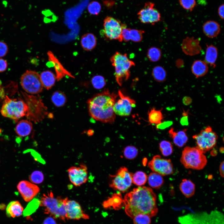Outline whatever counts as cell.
Listing matches in <instances>:
<instances>
[{
    "instance_id": "cell-14",
    "label": "cell",
    "mask_w": 224,
    "mask_h": 224,
    "mask_svg": "<svg viewBox=\"0 0 224 224\" xmlns=\"http://www.w3.org/2000/svg\"><path fill=\"white\" fill-rule=\"evenodd\" d=\"M154 6L153 3L147 2L138 13V18L142 23L154 24L161 20L160 13Z\"/></svg>"
},
{
    "instance_id": "cell-21",
    "label": "cell",
    "mask_w": 224,
    "mask_h": 224,
    "mask_svg": "<svg viewBox=\"0 0 224 224\" xmlns=\"http://www.w3.org/2000/svg\"><path fill=\"white\" fill-rule=\"evenodd\" d=\"M203 30L205 35L209 38H214L220 32L219 24L217 21L209 20L205 22L203 26Z\"/></svg>"
},
{
    "instance_id": "cell-44",
    "label": "cell",
    "mask_w": 224,
    "mask_h": 224,
    "mask_svg": "<svg viewBox=\"0 0 224 224\" xmlns=\"http://www.w3.org/2000/svg\"><path fill=\"white\" fill-rule=\"evenodd\" d=\"M8 52V47L4 42L0 41V57L5 56Z\"/></svg>"
},
{
    "instance_id": "cell-51",
    "label": "cell",
    "mask_w": 224,
    "mask_h": 224,
    "mask_svg": "<svg viewBox=\"0 0 224 224\" xmlns=\"http://www.w3.org/2000/svg\"><path fill=\"white\" fill-rule=\"evenodd\" d=\"M184 63L183 61L181 59H179L176 60V65L178 68H180L184 65Z\"/></svg>"
},
{
    "instance_id": "cell-6",
    "label": "cell",
    "mask_w": 224,
    "mask_h": 224,
    "mask_svg": "<svg viewBox=\"0 0 224 224\" xmlns=\"http://www.w3.org/2000/svg\"><path fill=\"white\" fill-rule=\"evenodd\" d=\"M27 110V105L24 101L11 99L6 96L0 111L3 116L16 120L26 116Z\"/></svg>"
},
{
    "instance_id": "cell-4",
    "label": "cell",
    "mask_w": 224,
    "mask_h": 224,
    "mask_svg": "<svg viewBox=\"0 0 224 224\" xmlns=\"http://www.w3.org/2000/svg\"><path fill=\"white\" fill-rule=\"evenodd\" d=\"M114 68V75L118 84L122 86L123 82L128 79L130 75V69L135 65L134 62L130 59L126 54L116 52L110 58Z\"/></svg>"
},
{
    "instance_id": "cell-25",
    "label": "cell",
    "mask_w": 224,
    "mask_h": 224,
    "mask_svg": "<svg viewBox=\"0 0 224 224\" xmlns=\"http://www.w3.org/2000/svg\"><path fill=\"white\" fill-rule=\"evenodd\" d=\"M82 48L85 50L89 51L96 47L97 40L95 35L91 33H87L82 36L80 41Z\"/></svg>"
},
{
    "instance_id": "cell-43",
    "label": "cell",
    "mask_w": 224,
    "mask_h": 224,
    "mask_svg": "<svg viewBox=\"0 0 224 224\" xmlns=\"http://www.w3.org/2000/svg\"><path fill=\"white\" fill-rule=\"evenodd\" d=\"M181 6L184 9L192 11L196 5L195 0H179Z\"/></svg>"
},
{
    "instance_id": "cell-42",
    "label": "cell",
    "mask_w": 224,
    "mask_h": 224,
    "mask_svg": "<svg viewBox=\"0 0 224 224\" xmlns=\"http://www.w3.org/2000/svg\"><path fill=\"white\" fill-rule=\"evenodd\" d=\"M89 13L93 15H97L101 10V6L98 2L93 1L91 2L87 7Z\"/></svg>"
},
{
    "instance_id": "cell-3",
    "label": "cell",
    "mask_w": 224,
    "mask_h": 224,
    "mask_svg": "<svg viewBox=\"0 0 224 224\" xmlns=\"http://www.w3.org/2000/svg\"><path fill=\"white\" fill-rule=\"evenodd\" d=\"M68 198L60 196L55 197L51 191L44 194L40 201V206L44 208V213L54 219H59L63 221L66 217V203Z\"/></svg>"
},
{
    "instance_id": "cell-18",
    "label": "cell",
    "mask_w": 224,
    "mask_h": 224,
    "mask_svg": "<svg viewBox=\"0 0 224 224\" xmlns=\"http://www.w3.org/2000/svg\"><path fill=\"white\" fill-rule=\"evenodd\" d=\"M199 38H195L194 37H187L182 41L181 48L182 51L186 55L193 56L199 54L202 50L200 44Z\"/></svg>"
},
{
    "instance_id": "cell-49",
    "label": "cell",
    "mask_w": 224,
    "mask_h": 224,
    "mask_svg": "<svg viewBox=\"0 0 224 224\" xmlns=\"http://www.w3.org/2000/svg\"><path fill=\"white\" fill-rule=\"evenodd\" d=\"M224 5L223 4L219 7L218 9V13L219 16L221 19L223 20L224 19Z\"/></svg>"
},
{
    "instance_id": "cell-20",
    "label": "cell",
    "mask_w": 224,
    "mask_h": 224,
    "mask_svg": "<svg viewBox=\"0 0 224 224\" xmlns=\"http://www.w3.org/2000/svg\"><path fill=\"white\" fill-rule=\"evenodd\" d=\"M127 26L122 29V36L123 41L128 42L131 40L135 42H141L143 38L144 31L127 28Z\"/></svg>"
},
{
    "instance_id": "cell-7",
    "label": "cell",
    "mask_w": 224,
    "mask_h": 224,
    "mask_svg": "<svg viewBox=\"0 0 224 224\" xmlns=\"http://www.w3.org/2000/svg\"><path fill=\"white\" fill-rule=\"evenodd\" d=\"M28 110L26 116L35 122H39L48 115L47 107L42 99L35 96L26 95Z\"/></svg>"
},
{
    "instance_id": "cell-31",
    "label": "cell",
    "mask_w": 224,
    "mask_h": 224,
    "mask_svg": "<svg viewBox=\"0 0 224 224\" xmlns=\"http://www.w3.org/2000/svg\"><path fill=\"white\" fill-rule=\"evenodd\" d=\"M161 110H156L152 108L148 112V120L150 123L156 125L162 122L163 117Z\"/></svg>"
},
{
    "instance_id": "cell-32",
    "label": "cell",
    "mask_w": 224,
    "mask_h": 224,
    "mask_svg": "<svg viewBox=\"0 0 224 224\" xmlns=\"http://www.w3.org/2000/svg\"><path fill=\"white\" fill-rule=\"evenodd\" d=\"M51 100L53 103L57 107L63 106L66 104L67 99L65 94L63 92L57 91L53 94Z\"/></svg>"
},
{
    "instance_id": "cell-37",
    "label": "cell",
    "mask_w": 224,
    "mask_h": 224,
    "mask_svg": "<svg viewBox=\"0 0 224 224\" xmlns=\"http://www.w3.org/2000/svg\"><path fill=\"white\" fill-rule=\"evenodd\" d=\"M91 82L93 87L98 90L102 88L106 84L105 78L100 75H97L93 77Z\"/></svg>"
},
{
    "instance_id": "cell-19",
    "label": "cell",
    "mask_w": 224,
    "mask_h": 224,
    "mask_svg": "<svg viewBox=\"0 0 224 224\" xmlns=\"http://www.w3.org/2000/svg\"><path fill=\"white\" fill-rule=\"evenodd\" d=\"M47 54L49 61L52 63L54 67L56 72V80L58 81L60 80L66 75L72 78H74V77L69 72L64 68L51 51H48L47 52Z\"/></svg>"
},
{
    "instance_id": "cell-22",
    "label": "cell",
    "mask_w": 224,
    "mask_h": 224,
    "mask_svg": "<svg viewBox=\"0 0 224 224\" xmlns=\"http://www.w3.org/2000/svg\"><path fill=\"white\" fill-rule=\"evenodd\" d=\"M186 130L184 129L176 132L171 128L169 131L170 136L172 139L174 143L178 147H183L188 140Z\"/></svg>"
},
{
    "instance_id": "cell-16",
    "label": "cell",
    "mask_w": 224,
    "mask_h": 224,
    "mask_svg": "<svg viewBox=\"0 0 224 224\" xmlns=\"http://www.w3.org/2000/svg\"><path fill=\"white\" fill-rule=\"evenodd\" d=\"M66 210V217L67 220H78L89 218V215L84 212L79 203L75 200L67 199Z\"/></svg>"
},
{
    "instance_id": "cell-2",
    "label": "cell",
    "mask_w": 224,
    "mask_h": 224,
    "mask_svg": "<svg viewBox=\"0 0 224 224\" xmlns=\"http://www.w3.org/2000/svg\"><path fill=\"white\" fill-rule=\"evenodd\" d=\"M117 95L106 89L89 99L87 102L90 116L96 120L112 124L116 115L113 106Z\"/></svg>"
},
{
    "instance_id": "cell-46",
    "label": "cell",
    "mask_w": 224,
    "mask_h": 224,
    "mask_svg": "<svg viewBox=\"0 0 224 224\" xmlns=\"http://www.w3.org/2000/svg\"><path fill=\"white\" fill-rule=\"evenodd\" d=\"M7 61L2 58H0V72H2L7 69Z\"/></svg>"
},
{
    "instance_id": "cell-33",
    "label": "cell",
    "mask_w": 224,
    "mask_h": 224,
    "mask_svg": "<svg viewBox=\"0 0 224 224\" xmlns=\"http://www.w3.org/2000/svg\"><path fill=\"white\" fill-rule=\"evenodd\" d=\"M152 76L154 79L158 82H163L166 79L167 72L162 66H157L155 67L152 71Z\"/></svg>"
},
{
    "instance_id": "cell-17",
    "label": "cell",
    "mask_w": 224,
    "mask_h": 224,
    "mask_svg": "<svg viewBox=\"0 0 224 224\" xmlns=\"http://www.w3.org/2000/svg\"><path fill=\"white\" fill-rule=\"evenodd\" d=\"M17 188L26 202L31 201L40 191L37 185L26 180L20 182L17 185Z\"/></svg>"
},
{
    "instance_id": "cell-48",
    "label": "cell",
    "mask_w": 224,
    "mask_h": 224,
    "mask_svg": "<svg viewBox=\"0 0 224 224\" xmlns=\"http://www.w3.org/2000/svg\"><path fill=\"white\" fill-rule=\"evenodd\" d=\"M43 224H57L55 219L49 216L46 217L43 221Z\"/></svg>"
},
{
    "instance_id": "cell-9",
    "label": "cell",
    "mask_w": 224,
    "mask_h": 224,
    "mask_svg": "<svg viewBox=\"0 0 224 224\" xmlns=\"http://www.w3.org/2000/svg\"><path fill=\"white\" fill-rule=\"evenodd\" d=\"M20 82L23 89L29 93L37 94L43 90L40 75L35 71L27 70L21 76Z\"/></svg>"
},
{
    "instance_id": "cell-40",
    "label": "cell",
    "mask_w": 224,
    "mask_h": 224,
    "mask_svg": "<svg viewBox=\"0 0 224 224\" xmlns=\"http://www.w3.org/2000/svg\"><path fill=\"white\" fill-rule=\"evenodd\" d=\"M40 205V201L37 199H34L27 205L24 211L23 215L24 216L30 215L34 212Z\"/></svg>"
},
{
    "instance_id": "cell-23",
    "label": "cell",
    "mask_w": 224,
    "mask_h": 224,
    "mask_svg": "<svg viewBox=\"0 0 224 224\" xmlns=\"http://www.w3.org/2000/svg\"><path fill=\"white\" fill-rule=\"evenodd\" d=\"M191 70L192 73L197 78L205 76L208 73V64L204 61L198 60L193 63Z\"/></svg>"
},
{
    "instance_id": "cell-13",
    "label": "cell",
    "mask_w": 224,
    "mask_h": 224,
    "mask_svg": "<svg viewBox=\"0 0 224 224\" xmlns=\"http://www.w3.org/2000/svg\"><path fill=\"white\" fill-rule=\"evenodd\" d=\"M120 99L115 102L113 106L114 112L120 116H128L131 114L133 108L136 105L135 101L124 95L120 90L118 94Z\"/></svg>"
},
{
    "instance_id": "cell-26",
    "label": "cell",
    "mask_w": 224,
    "mask_h": 224,
    "mask_svg": "<svg viewBox=\"0 0 224 224\" xmlns=\"http://www.w3.org/2000/svg\"><path fill=\"white\" fill-rule=\"evenodd\" d=\"M40 79L43 86L46 89H51L54 85L56 80V75L49 70L44 71L40 75Z\"/></svg>"
},
{
    "instance_id": "cell-15",
    "label": "cell",
    "mask_w": 224,
    "mask_h": 224,
    "mask_svg": "<svg viewBox=\"0 0 224 224\" xmlns=\"http://www.w3.org/2000/svg\"><path fill=\"white\" fill-rule=\"evenodd\" d=\"M68 177L71 183L76 186L85 183L88 180L87 168L84 164L79 166L70 167L68 170Z\"/></svg>"
},
{
    "instance_id": "cell-11",
    "label": "cell",
    "mask_w": 224,
    "mask_h": 224,
    "mask_svg": "<svg viewBox=\"0 0 224 224\" xmlns=\"http://www.w3.org/2000/svg\"><path fill=\"white\" fill-rule=\"evenodd\" d=\"M126 25L113 17L107 16L104 20L103 24L105 36L110 40H117L122 42L123 41L122 30Z\"/></svg>"
},
{
    "instance_id": "cell-10",
    "label": "cell",
    "mask_w": 224,
    "mask_h": 224,
    "mask_svg": "<svg viewBox=\"0 0 224 224\" xmlns=\"http://www.w3.org/2000/svg\"><path fill=\"white\" fill-rule=\"evenodd\" d=\"M133 174L125 167H120L113 178L110 185L113 189L124 192L131 187L132 182Z\"/></svg>"
},
{
    "instance_id": "cell-30",
    "label": "cell",
    "mask_w": 224,
    "mask_h": 224,
    "mask_svg": "<svg viewBox=\"0 0 224 224\" xmlns=\"http://www.w3.org/2000/svg\"><path fill=\"white\" fill-rule=\"evenodd\" d=\"M147 180L149 186L156 189L160 188L164 182L162 176L154 172L149 174L147 177Z\"/></svg>"
},
{
    "instance_id": "cell-36",
    "label": "cell",
    "mask_w": 224,
    "mask_h": 224,
    "mask_svg": "<svg viewBox=\"0 0 224 224\" xmlns=\"http://www.w3.org/2000/svg\"><path fill=\"white\" fill-rule=\"evenodd\" d=\"M159 149L164 156H168L173 152V146L171 143L166 140H163L159 143Z\"/></svg>"
},
{
    "instance_id": "cell-8",
    "label": "cell",
    "mask_w": 224,
    "mask_h": 224,
    "mask_svg": "<svg viewBox=\"0 0 224 224\" xmlns=\"http://www.w3.org/2000/svg\"><path fill=\"white\" fill-rule=\"evenodd\" d=\"M193 138L195 140L197 147L204 153L215 147L218 136L212 128L208 126L201 130L198 133L194 135Z\"/></svg>"
},
{
    "instance_id": "cell-12",
    "label": "cell",
    "mask_w": 224,
    "mask_h": 224,
    "mask_svg": "<svg viewBox=\"0 0 224 224\" xmlns=\"http://www.w3.org/2000/svg\"><path fill=\"white\" fill-rule=\"evenodd\" d=\"M149 168L154 172L162 176L172 174L173 166L170 159L161 158L159 155L154 156L148 164Z\"/></svg>"
},
{
    "instance_id": "cell-35",
    "label": "cell",
    "mask_w": 224,
    "mask_h": 224,
    "mask_svg": "<svg viewBox=\"0 0 224 224\" xmlns=\"http://www.w3.org/2000/svg\"><path fill=\"white\" fill-rule=\"evenodd\" d=\"M146 174L142 171H138L132 175V182L135 184L140 186L144 185L147 180Z\"/></svg>"
},
{
    "instance_id": "cell-1",
    "label": "cell",
    "mask_w": 224,
    "mask_h": 224,
    "mask_svg": "<svg viewBox=\"0 0 224 224\" xmlns=\"http://www.w3.org/2000/svg\"><path fill=\"white\" fill-rule=\"evenodd\" d=\"M124 203L125 212L132 219L141 213L152 217L158 211L156 195L150 187L140 186L133 189L125 195Z\"/></svg>"
},
{
    "instance_id": "cell-47",
    "label": "cell",
    "mask_w": 224,
    "mask_h": 224,
    "mask_svg": "<svg viewBox=\"0 0 224 224\" xmlns=\"http://www.w3.org/2000/svg\"><path fill=\"white\" fill-rule=\"evenodd\" d=\"M183 117L181 119L180 123L182 125H187L188 122V113L184 111L183 113Z\"/></svg>"
},
{
    "instance_id": "cell-24",
    "label": "cell",
    "mask_w": 224,
    "mask_h": 224,
    "mask_svg": "<svg viewBox=\"0 0 224 224\" xmlns=\"http://www.w3.org/2000/svg\"><path fill=\"white\" fill-rule=\"evenodd\" d=\"M206 54L204 61L211 67L215 68L218 56V50L215 46L211 44L206 45Z\"/></svg>"
},
{
    "instance_id": "cell-27",
    "label": "cell",
    "mask_w": 224,
    "mask_h": 224,
    "mask_svg": "<svg viewBox=\"0 0 224 224\" xmlns=\"http://www.w3.org/2000/svg\"><path fill=\"white\" fill-rule=\"evenodd\" d=\"M32 128V124L30 121L22 120L17 124L15 128V131L19 136L24 137L30 134Z\"/></svg>"
},
{
    "instance_id": "cell-38",
    "label": "cell",
    "mask_w": 224,
    "mask_h": 224,
    "mask_svg": "<svg viewBox=\"0 0 224 224\" xmlns=\"http://www.w3.org/2000/svg\"><path fill=\"white\" fill-rule=\"evenodd\" d=\"M151 217L148 215L141 213L137 215L132 219L134 224H151Z\"/></svg>"
},
{
    "instance_id": "cell-39",
    "label": "cell",
    "mask_w": 224,
    "mask_h": 224,
    "mask_svg": "<svg viewBox=\"0 0 224 224\" xmlns=\"http://www.w3.org/2000/svg\"><path fill=\"white\" fill-rule=\"evenodd\" d=\"M138 153V149L135 147L132 146L126 147L124 151V157L126 159L129 160L134 159L137 156Z\"/></svg>"
},
{
    "instance_id": "cell-50",
    "label": "cell",
    "mask_w": 224,
    "mask_h": 224,
    "mask_svg": "<svg viewBox=\"0 0 224 224\" xmlns=\"http://www.w3.org/2000/svg\"><path fill=\"white\" fill-rule=\"evenodd\" d=\"M224 161H222L221 162L219 166V172L221 176L222 177H224Z\"/></svg>"
},
{
    "instance_id": "cell-29",
    "label": "cell",
    "mask_w": 224,
    "mask_h": 224,
    "mask_svg": "<svg viewBox=\"0 0 224 224\" xmlns=\"http://www.w3.org/2000/svg\"><path fill=\"white\" fill-rule=\"evenodd\" d=\"M180 190L183 195L187 198H189L194 194L195 185L190 180L183 179L180 184Z\"/></svg>"
},
{
    "instance_id": "cell-5",
    "label": "cell",
    "mask_w": 224,
    "mask_h": 224,
    "mask_svg": "<svg viewBox=\"0 0 224 224\" xmlns=\"http://www.w3.org/2000/svg\"><path fill=\"white\" fill-rule=\"evenodd\" d=\"M180 161L186 168L197 170L203 169L207 162L204 153L197 147H184Z\"/></svg>"
},
{
    "instance_id": "cell-28",
    "label": "cell",
    "mask_w": 224,
    "mask_h": 224,
    "mask_svg": "<svg viewBox=\"0 0 224 224\" xmlns=\"http://www.w3.org/2000/svg\"><path fill=\"white\" fill-rule=\"evenodd\" d=\"M23 211V208L20 203L14 201L10 202L7 205L6 213L7 217H15L20 216Z\"/></svg>"
},
{
    "instance_id": "cell-45",
    "label": "cell",
    "mask_w": 224,
    "mask_h": 224,
    "mask_svg": "<svg viewBox=\"0 0 224 224\" xmlns=\"http://www.w3.org/2000/svg\"><path fill=\"white\" fill-rule=\"evenodd\" d=\"M171 121H166L164 122H161L160 124L156 125V128L157 129H164L170 126L172 124Z\"/></svg>"
},
{
    "instance_id": "cell-34",
    "label": "cell",
    "mask_w": 224,
    "mask_h": 224,
    "mask_svg": "<svg viewBox=\"0 0 224 224\" xmlns=\"http://www.w3.org/2000/svg\"><path fill=\"white\" fill-rule=\"evenodd\" d=\"M162 53L159 48L152 47L147 50V57L151 62H155L159 60L161 58Z\"/></svg>"
},
{
    "instance_id": "cell-41",
    "label": "cell",
    "mask_w": 224,
    "mask_h": 224,
    "mask_svg": "<svg viewBox=\"0 0 224 224\" xmlns=\"http://www.w3.org/2000/svg\"><path fill=\"white\" fill-rule=\"evenodd\" d=\"M29 179L32 183L35 184H40L44 180V176L42 172L36 170L33 172L29 176Z\"/></svg>"
}]
</instances>
